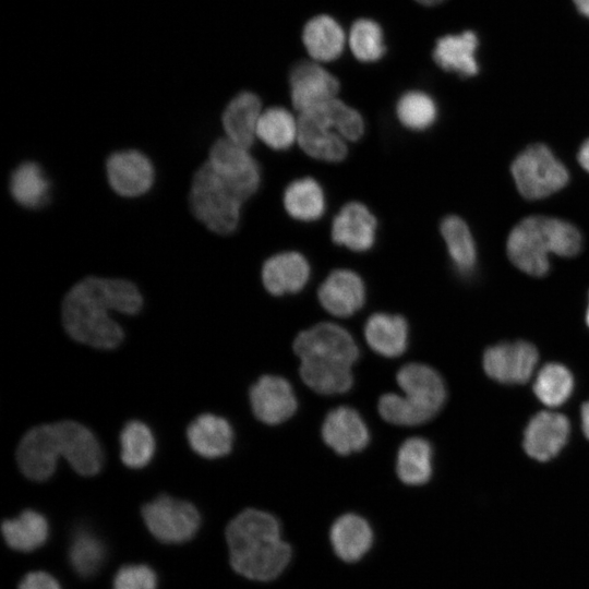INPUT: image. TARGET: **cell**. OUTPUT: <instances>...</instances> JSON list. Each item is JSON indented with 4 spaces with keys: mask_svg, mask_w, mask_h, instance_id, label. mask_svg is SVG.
Returning a JSON list of instances; mask_svg holds the SVG:
<instances>
[{
    "mask_svg": "<svg viewBox=\"0 0 589 589\" xmlns=\"http://www.w3.org/2000/svg\"><path fill=\"white\" fill-rule=\"evenodd\" d=\"M142 304L143 298L131 281L91 276L65 294L62 323L74 340L98 349H113L122 341L123 330L110 313L132 315Z\"/></svg>",
    "mask_w": 589,
    "mask_h": 589,
    "instance_id": "1",
    "label": "cell"
},
{
    "mask_svg": "<svg viewBox=\"0 0 589 589\" xmlns=\"http://www.w3.org/2000/svg\"><path fill=\"white\" fill-rule=\"evenodd\" d=\"M59 457H63L82 476L98 473L104 462L101 446L93 432L70 420L31 429L16 449L20 470L34 481L50 478Z\"/></svg>",
    "mask_w": 589,
    "mask_h": 589,
    "instance_id": "2",
    "label": "cell"
},
{
    "mask_svg": "<svg viewBox=\"0 0 589 589\" xmlns=\"http://www.w3.org/2000/svg\"><path fill=\"white\" fill-rule=\"evenodd\" d=\"M231 567L240 575L267 581L287 567L291 549L281 539L277 519L269 513L245 509L227 526Z\"/></svg>",
    "mask_w": 589,
    "mask_h": 589,
    "instance_id": "3",
    "label": "cell"
},
{
    "mask_svg": "<svg viewBox=\"0 0 589 589\" xmlns=\"http://www.w3.org/2000/svg\"><path fill=\"white\" fill-rule=\"evenodd\" d=\"M580 249L581 236L572 224L546 216L525 218L507 239L512 263L524 273L539 277L550 269V253L570 257Z\"/></svg>",
    "mask_w": 589,
    "mask_h": 589,
    "instance_id": "4",
    "label": "cell"
},
{
    "mask_svg": "<svg viewBox=\"0 0 589 589\" xmlns=\"http://www.w3.org/2000/svg\"><path fill=\"white\" fill-rule=\"evenodd\" d=\"M245 201L243 194L207 161L195 171L189 205L193 216L208 230L221 236L236 231Z\"/></svg>",
    "mask_w": 589,
    "mask_h": 589,
    "instance_id": "5",
    "label": "cell"
},
{
    "mask_svg": "<svg viewBox=\"0 0 589 589\" xmlns=\"http://www.w3.org/2000/svg\"><path fill=\"white\" fill-rule=\"evenodd\" d=\"M510 171L518 191L529 200L546 197L568 181L566 168L544 144L530 145L521 152Z\"/></svg>",
    "mask_w": 589,
    "mask_h": 589,
    "instance_id": "6",
    "label": "cell"
},
{
    "mask_svg": "<svg viewBox=\"0 0 589 589\" xmlns=\"http://www.w3.org/2000/svg\"><path fill=\"white\" fill-rule=\"evenodd\" d=\"M142 516L152 534L165 543L190 540L201 521L194 505L166 494L146 503L142 507Z\"/></svg>",
    "mask_w": 589,
    "mask_h": 589,
    "instance_id": "7",
    "label": "cell"
},
{
    "mask_svg": "<svg viewBox=\"0 0 589 589\" xmlns=\"http://www.w3.org/2000/svg\"><path fill=\"white\" fill-rule=\"evenodd\" d=\"M293 350L300 360L349 366L359 357V349L352 336L334 323H320L301 332L294 339Z\"/></svg>",
    "mask_w": 589,
    "mask_h": 589,
    "instance_id": "8",
    "label": "cell"
},
{
    "mask_svg": "<svg viewBox=\"0 0 589 589\" xmlns=\"http://www.w3.org/2000/svg\"><path fill=\"white\" fill-rule=\"evenodd\" d=\"M539 359L536 347L527 341H506L489 347L483 354L484 372L503 384H524L533 374Z\"/></svg>",
    "mask_w": 589,
    "mask_h": 589,
    "instance_id": "9",
    "label": "cell"
},
{
    "mask_svg": "<svg viewBox=\"0 0 589 589\" xmlns=\"http://www.w3.org/2000/svg\"><path fill=\"white\" fill-rule=\"evenodd\" d=\"M207 163L216 172L231 182L247 200L260 188L259 164L249 149L227 137L218 139L213 143Z\"/></svg>",
    "mask_w": 589,
    "mask_h": 589,
    "instance_id": "10",
    "label": "cell"
},
{
    "mask_svg": "<svg viewBox=\"0 0 589 589\" xmlns=\"http://www.w3.org/2000/svg\"><path fill=\"white\" fill-rule=\"evenodd\" d=\"M297 142L306 155L321 161L340 163L348 154L347 141L317 108L299 113Z\"/></svg>",
    "mask_w": 589,
    "mask_h": 589,
    "instance_id": "11",
    "label": "cell"
},
{
    "mask_svg": "<svg viewBox=\"0 0 589 589\" xmlns=\"http://www.w3.org/2000/svg\"><path fill=\"white\" fill-rule=\"evenodd\" d=\"M292 107L299 112L306 111L328 100L337 98L338 80L314 61H300L289 74Z\"/></svg>",
    "mask_w": 589,
    "mask_h": 589,
    "instance_id": "12",
    "label": "cell"
},
{
    "mask_svg": "<svg viewBox=\"0 0 589 589\" xmlns=\"http://www.w3.org/2000/svg\"><path fill=\"white\" fill-rule=\"evenodd\" d=\"M110 188L124 197L145 194L155 180V169L149 158L135 149L112 153L106 160Z\"/></svg>",
    "mask_w": 589,
    "mask_h": 589,
    "instance_id": "13",
    "label": "cell"
},
{
    "mask_svg": "<svg viewBox=\"0 0 589 589\" xmlns=\"http://www.w3.org/2000/svg\"><path fill=\"white\" fill-rule=\"evenodd\" d=\"M570 432L563 413L540 411L528 422L524 432V448L532 459L546 462L555 458L565 446Z\"/></svg>",
    "mask_w": 589,
    "mask_h": 589,
    "instance_id": "14",
    "label": "cell"
},
{
    "mask_svg": "<svg viewBox=\"0 0 589 589\" xmlns=\"http://www.w3.org/2000/svg\"><path fill=\"white\" fill-rule=\"evenodd\" d=\"M254 416L266 424H279L297 410V398L290 383L276 375H263L250 389Z\"/></svg>",
    "mask_w": 589,
    "mask_h": 589,
    "instance_id": "15",
    "label": "cell"
},
{
    "mask_svg": "<svg viewBox=\"0 0 589 589\" xmlns=\"http://www.w3.org/2000/svg\"><path fill=\"white\" fill-rule=\"evenodd\" d=\"M377 221L370 209L360 202L345 204L332 223V239L354 252L370 250L376 239Z\"/></svg>",
    "mask_w": 589,
    "mask_h": 589,
    "instance_id": "16",
    "label": "cell"
},
{
    "mask_svg": "<svg viewBox=\"0 0 589 589\" xmlns=\"http://www.w3.org/2000/svg\"><path fill=\"white\" fill-rule=\"evenodd\" d=\"M317 297L327 312L335 316L347 317L364 304V283L350 269H335L321 284Z\"/></svg>",
    "mask_w": 589,
    "mask_h": 589,
    "instance_id": "17",
    "label": "cell"
},
{
    "mask_svg": "<svg viewBox=\"0 0 589 589\" xmlns=\"http://www.w3.org/2000/svg\"><path fill=\"white\" fill-rule=\"evenodd\" d=\"M405 396L432 418L443 407L446 388L440 374L422 363L404 365L396 376Z\"/></svg>",
    "mask_w": 589,
    "mask_h": 589,
    "instance_id": "18",
    "label": "cell"
},
{
    "mask_svg": "<svg viewBox=\"0 0 589 589\" xmlns=\"http://www.w3.org/2000/svg\"><path fill=\"white\" fill-rule=\"evenodd\" d=\"M322 436L339 455L360 452L370 440L369 430L359 412L347 406L337 407L328 412L322 425Z\"/></svg>",
    "mask_w": 589,
    "mask_h": 589,
    "instance_id": "19",
    "label": "cell"
},
{
    "mask_svg": "<svg viewBox=\"0 0 589 589\" xmlns=\"http://www.w3.org/2000/svg\"><path fill=\"white\" fill-rule=\"evenodd\" d=\"M310 277L306 259L296 251L277 253L265 261L262 280L274 296L294 293L303 289Z\"/></svg>",
    "mask_w": 589,
    "mask_h": 589,
    "instance_id": "20",
    "label": "cell"
},
{
    "mask_svg": "<svg viewBox=\"0 0 589 589\" xmlns=\"http://www.w3.org/2000/svg\"><path fill=\"white\" fill-rule=\"evenodd\" d=\"M262 112V104L257 95L248 91L236 95L221 116L226 137L250 149L257 139L256 129Z\"/></svg>",
    "mask_w": 589,
    "mask_h": 589,
    "instance_id": "21",
    "label": "cell"
},
{
    "mask_svg": "<svg viewBox=\"0 0 589 589\" xmlns=\"http://www.w3.org/2000/svg\"><path fill=\"white\" fill-rule=\"evenodd\" d=\"M187 438L191 448L200 456L218 458L231 450L233 430L225 418L204 413L189 424Z\"/></svg>",
    "mask_w": 589,
    "mask_h": 589,
    "instance_id": "22",
    "label": "cell"
},
{
    "mask_svg": "<svg viewBox=\"0 0 589 589\" xmlns=\"http://www.w3.org/2000/svg\"><path fill=\"white\" fill-rule=\"evenodd\" d=\"M330 542L335 553L341 560L357 562L370 550L373 532L368 521L361 516L345 514L333 524Z\"/></svg>",
    "mask_w": 589,
    "mask_h": 589,
    "instance_id": "23",
    "label": "cell"
},
{
    "mask_svg": "<svg viewBox=\"0 0 589 589\" xmlns=\"http://www.w3.org/2000/svg\"><path fill=\"white\" fill-rule=\"evenodd\" d=\"M364 337L376 353L398 357L408 345V324L400 315L375 313L365 323Z\"/></svg>",
    "mask_w": 589,
    "mask_h": 589,
    "instance_id": "24",
    "label": "cell"
},
{
    "mask_svg": "<svg viewBox=\"0 0 589 589\" xmlns=\"http://www.w3.org/2000/svg\"><path fill=\"white\" fill-rule=\"evenodd\" d=\"M478 44V37L471 31L443 36L436 40L433 59L445 71L462 76L476 75L479 71L474 58Z\"/></svg>",
    "mask_w": 589,
    "mask_h": 589,
    "instance_id": "25",
    "label": "cell"
},
{
    "mask_svg": "<svg viewBox=\"0 0 589 589\" xmlns=\"http://www.w3.org/2000/svg\"><path fill=\"white\" fill-rule=\"evenodd\" d=\"M302 41L309 56L317 62L337 59L345 47V33L330 16L321 14L306 22Z\"/></svg>",
    "mask_w": 589,
    "mask_h": 589,
    "instance_id": "26",
    "label": "cell"
},
{
    "mask_svg": "<svg viewBox=\"0 0 589 589\" xmlns=\"http://www.w3.org/2000/svg\"><path fill=\"white\" fill-rule=\"evenodd\" d=\"M283 203L290 217L304 223L320 219L326 207L321 184L310 177L289 183L284 192Z\"/></svg>",
    "mask_w": 589,
    "mask_h": 589,
    "instance_id": "27",
    "label": "cell"
},
{
    "mask_svg": "<svg viewBox=\"0 0 589 589\" xmlns=\"http://www.w3.org/2000/svg\"><path fill=\"white\" fill-rule=\"evenodd\" d=\"M9 189L15 202L26 208L41 207L50 196V181L35 161H24L12 171Z\"/></svg>",
    "mask_w": 589,
    "mask_h": 589,
    "instance_id": "28",
    "label": "cell"
},
{
    "mask_svg": "<svg viewBox=\"0 0 589 589\" xmlns=\"http://www.w3.org/2000/svg\"><path fill=\"white\" fill-rule=\"evenodd\" d=\"M433 450L429 441L410 437L399 447L396 461L398 478L409 485H422L432 477Z\"/></svg>",
    "mask_w": 589,
    "mask_h": 589,
    "instance_id": "29",
    "label": "cell"
},
{
    "mask_svg": "<svg viewBox=\"0 0 589 589\" xmlns=\"http://www.w3.org/2000/svg\"><path fill=\"white\" fill-rule=\"evenodd\" d=\"M1 530L7 544L22 552L36 550L48 538L46 518L33 509H25L17 517L4 520Z\"/></svg>",
    "mask_w": 589,
    "mask_h": 589,
    "instance_id": "30",
    "label": "cell"
},
{
    "mask_svg": "<svg viewBox=\"0 0 589 589\" xmlns=\"http://www.w3.org/2000/svg\"><path fill=\"white\" fill-rule=\"evenodd\" d=\"M351 366L301 360L299 373L302 381L314 392L323 395L341 394L353 383Z\"/></svg>",
    "mask_w": 589,
    "mask_h": 589,
    "instance_id": "31",
    "label": "cell"
},
{
    "mask_svg": "<svg viewBox=\"0 0 589 589\" xmlns=\"http://www.w3.org/2000/svg\"><path fill=\"white\" fill-rule=\"evenodd\" d=\"M256 137L275 151H286L298 137V118L284 107L263 110L256 129Z\"/></svg>",
    "mask_w": 589,
    "mask_h": 589,
    "instance_id": "32",
    "label": "cell"
},
{
    "mask_svg": "<svg viewBox=\"0 0 589 589\" xmlns=\"http://www.w3.org/2000/svg\"><path fill=\"white\" fill-rule=\"evenodd\" d=\"M441 233L455 267L460 273H469L476 264L477 254L467 224L458 216H447L441 224Z\"/></svg>",
    "mask_w": 589,
    "mask_h": 589,
    "instance_id": "33",
    "label": "cell"
},
{
    "mask_svg": "<svg viewBox=\"0 0 589 589\" xmlns=\"http://www.w3.org/2000/svg\"><path fill=\"white\" fill-rule=\"evenodd\" d=\"M121 460L129 468H143L152 460L156 443L151 429L141 421H129L120 432Z\"/></svg>",
    "mask_w": 589,
    "mask_h": 589,
    "instance_id": "34",
    "label": "cell"
},
{
    "mask_svg": "<svg viewBox=\"0 0 589 589\" xmlns=\"http://www.w3.org/2000/svg\"><path fill=\"white\" fill-rule=\"evenodd\" d=\"M574 377L561 363H548L537 374L533 392L537 398L548 407L563 405L572 395Z\"/></svg>",
    "mask_w": 589,
    "mask_h": 589,
    "instance_id": "35",
    "label": "cell"
},
{
    "mask_svg": "<svg viewBox=\"0 0 589 589\" xmlns=\"http://www.w3.org/2000/svg\"><path fill=\"white\" fill-rule=\"evenodd\" d=\"M69 556L72 567L80 576L91 577L103 566L106 549L93 532L80 528L71 540Z\"/></svg>",
    "mask_w": 589,
    "mask_h": 589,
    "instance_id": "36",
    "label": "cell"
},
{
    "mask_svg": "<svg viewBox=\"0 0 589 589\" xmlns=\"http://www.w3.org/2000/svg\"><path fill=\"white\" fill-rule=\"evenodd\" d=\"M398 121L407 129L422 131L436 120L437 107L433 98L421 91H410L400 96L396 104Z\"/></svg>",
    "mask_w": 589,
    "mask_h": 589,
    "instance_id": "37",
    "label": "cell"
},
{
    "mask_svg": "<svg viewBox=\"0 0 589 589\" xmlns=\"http://www.w3.org/2000/svg\"><path fill=\"white\" fill-rule=\"evenodd\" d=\"M351 52L362 62L380 60L386 51L381 26L369 19L357 20L349 33Z\"/></svg>",
    "mask_w": 589,
    "mask_h": 589,
    "instance_id": "38",
    "label": "cell"
},
{
    "mask_svg": "<svg viewBox=\"0 0 589 589\" xmlns=\"http://www.w3.org/2000/svg\"><path fill=\"white\" fill-rule=\"evenodd\" d=\"M314 108L320 110L347 142H357L363 136L365 125L362 116L342 100L334 98Z\"/></svg>",
    "mask_w": 589,
    "mask_h": 589,
    "instance_id": "39",
    "label": "cell"
},
{
    "mask_svg": "<svg viewBox=\"0 0 589 589\" xmlns=\"http://www.w3.org/2000/svg\"><path fill=\"white\" fill-rule=\"evenodd\" d=\"M377 409L385 421L396 425H419L432 419L406 396L394 393L381 396Z\"/></svg>",
    "mask_w": 589,
    "mask_h": 589,
    "instance_id": "40",
    "label": "cell"
},
{
    "mask_svg": "<svg viewBox=\"0 0 589 589\" xmlns=\"http://www.w3.org/2000/svg\"><path fill=\"white\" fill-rule=\"evenodd\" d=\"M156 573L147 565H124L113 578V589H156Z\"/></svg>",
    "mask_w": 589,
    "mask_h": 589,
    "instance_id": "41",
    "label": "cell"
},
{
    "mask_svg": "<svg viewBox=\"0 0 589 589\" xmlns=\"http://www.w3.org/2000/svg\"><path fill=\"white\" fill-rule=\"evenodd\" d=\"M19 589H61L59 582L48 573L37 570L24 576Z\"/></svg>",
    "mask_w": 589,
    "mask_h": 589,
    "instance_id": "42",
    "label": "cell"
},
{
    "mask_svg": "<svg viewBox=\"0 0 589 589\" xmlns=\"http://www.w3.org/2000/svg\"><path fill=\"white\" fill-rule=\"evenodd\" d=\"M578 161L589 172V139L584 142L578 152Z\"/></svg>",
    "mask_w": 589,
    "mask_h": 589,
    "instance_id": "43",
    "label": "cell"
},
{
    "mask_svg": "<svg viewBox=\"0 0 589 589\" xmlns=\"http://www.w3.org/2000/svg\"><path fill=\"white\" fill-rule=\"evenodd\" d=\"M582 432L589 440V401L581 406L580 411Z\"/></svg>",
    "mask_w": 589,
    "mask_h": 589,
    "instance_id": "44",
    "label": "cell"
},
{
    "mask_svg": "<svg viewBox=\"0 0 589 589\" xmlns=\"http://www.w3.org/2000/svg\"><path fill=\"white\" fill-rule=\"evenodd\" d=\"M578 11L589 17V0H573Z\"/></svg>",
    "mask_w": 589,
    "mask_h": 589,
    "instance_id": "45",
    "label": "cell"
},
{
    "mask_svg": "<svg viewBox=\"0 0 589 589\" xmlns=\"http://www.w3.org/2000/svg\"><path fill=\"white\" fill-rule=\"evenodd\" d=\"M416 1L423 5H434L442 2L443 0H416Z\"/></svg>",
    "mask_w": 589,
    "mask_h": 589,
    "instance_id": "46",
    "label": "cell"
},
{
    "mask_svg": "<svg viewBox=\"0 0 589 589\" xmlns=\"http://www.w3.org/2000/svg\"><path fill=\"white\" fill-rule=\"evenodd\" d=\"M586 322H587V325L589 326V305H588V310L586 314Z\"/></svg>",
    "mask_w": 589,
    "mask_h": 589,
    "instance_id": "47",
    "label": "cell"
}]
</instances>
